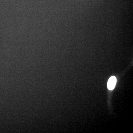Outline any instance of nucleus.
<instances>
[{
  "mask_svg": "<svg viewBox=\"0 0 133 133\" xmlns=\"http://www.w3.org/2000/svg\"><path fill=\"white\" fill-rule=\"evenodd\" d=\"M116 83V78L115 76H112L108 80L107 83L108 88L110 90H112L115 87Z\"/></svg>",
  "mask_w": 133,
  "mask_h": 133,
  "instance_id": "f257e3e1",
  "label": "nucleus"
}]
</instances>
